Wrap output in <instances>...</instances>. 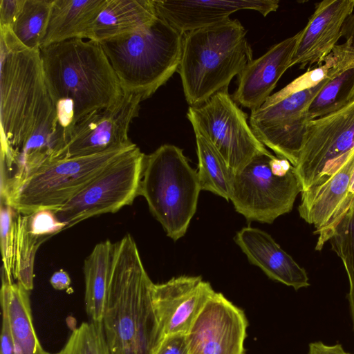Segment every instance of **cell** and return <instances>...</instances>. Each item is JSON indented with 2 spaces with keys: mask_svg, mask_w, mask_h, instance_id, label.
Instances as JSON below:
<instances>
[{
  "mask_svg": "<svg viewBox=\"0 0 354 354\" xmlns=\"http://www.w3.org/2000/svg\"><path fill=\"white\" fill-rule=\"evenodd\" d=\"M136 146L54 161L28 178L5 204L24 215L40 209L55 212L79 194L109 164Z\"/></svg>",
  "mask_w": 354,
  "mask_h": 354,
  "instance_id": "obj_9",
  "label": "cell"
},
{
  "mask_svg": "<svg viewBox=\"0 0 354 354\" xmlns=\"http://www.w3.org/2000/svg\"><path fill=\"white\" fill-rule=\"evenodd\" d=\"M114 248L109 240L98 243L84 260L85 308L91 322L102 323Z\"/></svg>",
  "mask_w": 354,
  "mask_h": 354,
  "instance_id": "obj_24",
  "label": "cell"
},
{
  "mask_svg": "<svg viewBox=\"0 0 354 354\" xmlns=\"http://www.w3.org/2000/svg\"><path fill=\"white\" fill-rule=\"evenodd\" d=\"M328 57L251 111L250 126L265 146L295 167L307 132L309 107L335 73Z\"/></svg>",
  "mask_w": 354,
  "mask_h": 354,
  "instance_id": "obj_6",
  "label": "cell"
},
{
  "mask_svg": "<svg viewBox=\"0 0 354 354\" xmlns=\"http://www.w3.org/2000/svg\"><path fill=\"white\" fill-rule=\"evenodd\" d=\"M354 100V66L337 73L324 86L308 109L309 120L325 116Z\"/></svg>",
  "mask_w": 354,
  "mask_h": 354,
  "instance_id": "obj_27",
  "label": "cell"
},
{
  "mask_svg": "<svg viewBox=\"0 0 354 354\" xmlns=\"http://www.w3.org/2000/svg\"><path fill=\"white\" fill-rule=\"evenodd\" d=\"M201 191L197 171L183 149L163 145L145 155L139 196H142L168 236H183L194 215Z\"/></svg>",
  "mask_w": 354,
  "mask_h": 354,
  "instance_id": "obj_7",
  "label": "cell"
},
{
  "mask_svg": "<svg viewBox=\"0 0 354 354\" xmlns=\"http://www.w3.org/2000/svg\"><path fill=\"white\" fill-rule=\"evenodd\" d=\"M308 354H354L344 350L342 344H326L322 342H311L308 345Z\"/></svg>",
  "mask_w": 354,
  "mask_h": 354,
  "instance_id": "obj_36",
  "label": "cell"
},
{
  "mask_svg": "<svg viewBox=\"0 0 354 354\" xmlns=\"http://www.w3.org/2000/svg\"><path fill=\"white\" fill-rule=\"evenodd\" d=\"M194 133L198 158L197 174L201 190L230 201L233 172L215 148L203 136Z\"/></svg>",
  "mask_w": 354,
  "mask_h": 354,
  "instance_id": "obj_25",
  "label": "cell"
},
{
  "mask_svg": "<svg viewBox=\"0 0 354 354\" xmlns=\"http://www.w3.org/2000/svg\"><path fill=\"white\" fill-rule=\"evenodd\" d=\"M300 35L301 30L272 46L258 59H252L238 75L234 100L251 111L260 107L290 67Z\"/></svg>",
  "mask_w": 354,
  "mask_h": 354,
  "instance_id": "obj_19",
  "label": "cell"
},
{
  "mask_svg": "<svg viewBox=\"0 0 354 354\" xmlns=\"http://www.w3.org/2000/svg\"><path fill=\"white\" fill-rule=\"evenodd\" d=\"M46 354H111L102 323L88 321L75 328L57 352Z\"/></svg>",
  "mask_w": 354,
  "mask_h": 354,
  "instance_id": "obj_30",
  "label": "cell"
},
{
  "mask_svg": "<svg viewBox=\"0 0 354 354\" xmlns=\"http://www.w3.org/2000/svg\"><path fill=\"white\" fill-rule=\"evenodd\" d=\"M328 243L341 259L348 277V300L354 333V205L339 223Z\"/></svg>",
  "mask_w": 354,
  "mask_h": 354,
  "instance_id": "obj_29",
  "label": "cell"
},
{
  "mask_svg": "<svg viewBox=\"0 0 354 354\" xmlns=\"http://www.w3.org/2000/svg\"><path fill=\"white\" fill-rule=\"evenodd\" d=\"M139 95L125 92L115 104L94 112L76 124L59 160L84 157L135 145L129 138V127L139 114Z\"/></svg>",
  "mask_w": 354,
  "mask_h": 354,
  "instance_id": "obj_13",
  "label": "cell"
},
{
  "mask_svg": "<svg viewBox=\"0 0 354 354\" xmlns=\"http://www.w3.org/2000/svg\"><path fill=\"white\" fill-rule=\"evenodd\" d=\"M53 0H24L10 28L26 48L39 50L45 37Z\"/></svg>",
  "mask_w": 354,
  "mask_h": 354,
  "instance_id": "obj_26",
  "label": "cell"
},
{
  "mask_svg": "<svg viewBox=\"0 0 354 354\" xmlns=\"http://www.w3.org/2000/svg\"><path fill=\"white\" fill-rule=\"evenodd\" d=\"M300 217L314 227L322 251L342 218L354 205V153L324 181L301 193Z\"/></svg>",
  "mask_w": 354,
  "mask_h": 354,
  "instance_id": "obj_15",
  "label": "cell"
},
{
  "mask_svg": "<svg viewBox=\"0 0 354 354\" xmlns=\"http://www.w3.org/2000/svg\"><path fill=\"white\" fill-rule=\"evenodd\" d=\"M156 354H188L187 333L165 335Z\"/></svg>",
  "mask_w": 354,
  "mask_h": 354,
  "instance_id": "obj_33",
  "label": "cell"
},
{
  "mask_svg": "<svg viewBox=\"0 0 354 354\" xmlns=\"http://www.w3.org/2000/svg\"><path fill=\"white\" fill-rule=\"evenodd\" d=\"M244 311L214 292L187 332L188 354H244Z\"/></svg>",
  "mask_w": 354,
  "mask_h": 354,
  "instance_id": "obj_14",
  "label": "cell"
},
{
  "mask_svg": "<svg viewBox=\"0 0 354 354\" xmlns=\"http://www.w3.org/2000/svg\"><path fill=\"white\" fill-rule=\"evenodd\" d=\"M1 311L2 324L0 354H15L14 345L9 327L8 315L3 308H1Z\"/></svg>",
  "mask_w": 354,
  "mask_h": 354,
  "instance_id": "obj_35",
  "label": "cell"
},
{
  "mask_svg": "<svg viewBox=\"0 0 354 354\" xmlns=\"http://www.w3.org/2000/svg\"><path fill=\"white\" fill-rule=\"evenodd\" d=\"M158 17L182 33L221 23L241 10L266 17L278 8V0H153Z\"/></svg>",
  "mask_w": 354,
  "mask_h": 354,
  "instance_id": "obj_18",
  "label": "cell"
},
{
  "mask_svg": "<svg viewBox=\"0 0 354 354\" xmlns=\"http://www.w3.org/2000/svg\"><path fill=\"white\" fill-rule=\"evenodd\" d=\"M353 10L354 0H324L316 3L314 12L301 30L290 67L321 66L337 45L344 25Z\"/></svg>",
  "mask_w": 354,
  "mask_h": 354,
  "instance_id": "obj_17",
  "label": "cell"
},
{
  "mask_svg": "<svg viewBox=\"0 0 354 354\" xmlns=\"http://www.w3.org/2000/svg\"><path fill=\"white\" fill-rule=\"evenodd\" d=\"M144 154L135 147L109 164L79 194L54 212L66 229L93 216L115 213L139 196Z\"/></svg>",
  "mask_w": 354,
  "mask_h": 354,
  "instance_id": "obj_11",
  "label": "cell"
},
{
  "mask_svg": "<svg viewBox=\"0 0 354 354\" xmlns=\"http://www.w3.org/2000/svg\"><path fill=\"white\" fill-rule=\"evenodd\" d=\"M153 299L165 336L187 333L215 292L201 276H180L153 285Z\"/></svg>",
  "mask_w": 354,
  "mask_h": 354,
  "instance_id": "obj_16",
  "label": "cell"
},
{
  "mask_svg": "<svg viewBox=\"0 0 354 354\" xmlns=\"http://www.w3.org/2000/svg\"><path fill=\"white\" fill-rule=\"evenodd\" d=\"M1 161L15 155L39 127L56 118L39 50L0 27Z\"/></svg>",
  "mask_w": 354,
  "mask_h": 354,
  "instance_id": "obj_3",
  "label": "cell"
},
{
  "mask_svg": "<svg viewBox=\"0 0 354 354\" xmlns=\"http://www.w3.org/2000/svg\"><path fill=\"white\" fill-rule=\"evenodd\" d=\"M45 241L30 232L28 215L18 213L13 277L28 291L33 288L35 254L39 245Z\"/></svg>",
  "mask_w": 354,
  "mask_h": 354,
  "instance_id": "obj_28",
  "label": "cell"
},
{
  "mask_svg": "<svg viewBox=\"0 0 354 354\" xmlns=\"http://www.w3.org/2000/svg\"><path fill=\"white\" fill-rule=\"evenodd\" d=\"M234 239L250 263L261 268L270 279L295 290L310 286L306 270L267 232L245 227L236 232Z\"/></svg>",
  "mask_w": 354,
  "mask_h": 354,
  "instance_id": "obj_20",
  "label": "cell"
},
{
  "mask_svg": "<svg viewBox=\"0 0 354 354\" xmlns=\"http://www.w3.org/2000/svg\"><path fill=\"white\" fill-rule=\"evenodd\" d=\"M187 117L194 132L215 148L233 174L256 156L270 152L256 137L247 114L228 90L218 92L201 105L189 106Z\"/></svg>",
  "mask_w": 354,
  "mask_h": 354,
  "instance_id": "obj_10",
  "label": "cell"
},
{
  "mask_svg": "<svg viewBox=\"0 0 354 354\" xmlns=\"http://www.w3.org/2000/svg\"><path fill=\"white\" fill-rule=\"evenodd\" d=\"M30 232L35 236L45 239L66 230V224L59 221L53 211L40 209L28 215Z\"/></svg>",
  "mask_w": 354,
  "mask_h": 354,
  "instance_id": "obj_32",
  "label": "cell"
},
{
  "mask_svg": "<svg viewBox=\"0 0 354 354\" xmlns=\"http://www.w3.org/2000/svg\"><path fill=\"white\" fill-rule=\"evenodd\" d=\"M247 30L228 19L184 33L177 72L189 106L203 104L228 86L253 59Z\"/></svg>",
  "mask_w": 354,
  "mask_h": 354,
  "instance_id": "obj_4",
  "label": "cell"
},
{
  "mask_svg": "<svg viewBox=\"0 0 354 354\" xmlns=\"http://www.w3.org/2000/svg\"><path fill=\"white\" fill-rule=\"evenodd\" d=\"M50 283L56 290H66L71 284V278L66 271L61 269L53 274L50 279Z\"/></svg>",
  "mask_w": 354,
  "mask_h": 354,
  "instance_id": "obj_37",
  "label": "cell"
},
{
  "mask_svg": "<svg viewBox=\"0 0 354 354\" xmlns=\"http://www.w3.org/2000/svg\"><path fill=\"white\" fill-rule=\"evenodd\" d=\"M157 17L153 0H107L88 39L101 42L126 35L146 27Z\"/></svg>",
  "mask_w": 354,
  "mask_h": 354,
  "instance_id": "obj_21",
  "label": "cell"
},
{
  "mask_svg": "<svg viewBox=\"0 0 354 354\" xmlns=\"http://www.w3.org/2000/svg\"><path fill=\"white\" fill-rule=\"evenodd\" d=\"M29 292L2 278L1 306L8 315L15 354H46L33 325Z\"/></svg>",
  "mask_w": 354,
  "mask_h": 354,
  "instance_id": "obj_23",
  "label": "cell"
},
{
  "mask_svg": "<svg viewBox=\"0 0 354 354\" xmlns=\"http://www.w3.org/2000/svg\"><path fill=\"white\" fill-rule=\"evenodd\" d=\"M353 153L354 100L339 111L308 122L294 167L302 192L324 181Z\"/></svg>",
  "mask_w": 354,
  "mask_h": 354,
  "instance_id": "obj_12",
  "label": "cell"
},
{
  "mask_svg": "<svg viewBox=\"0 0 354 354\" xmlns=\"http://www.w3.org/2000/svg\"><path fill=\"white\" fill-rule=\"evenodd\" d=\"M183 35L158 17L140 30L100 43L123 91L145 100L178 71Z\"/></svg>",
  "mask_w": 354,
  "mask_h": 354,
  "instance_id": "obj_5",
  "label": "cell"
},
{
  "mask_svg": "<svg viewBox=\"0 0 354 354\" xmlns=\"http://www.w3.org/2000/svg\"><path fill=\"white\" fill-rule=\"evenodd\" d=\"M17 214L18 212L12 207L1 202L0 236L3 261L2 278L9 282H14Z\"/></svg>",
  "mask_w": 354,
  "mask_h": 354,
  "instance_id": "obj_31",
  "label": "cell"
},
{
  "mask_svg": "<svg viewBox=\"0 0 354 354\" xmlns=\"http://www.w3.org/2000/svg\"><path fill=\"white\" fill-rule=\"evenodd\" d=\"M301 192L294 166L268 152L233 174L230 201L248 221L271 224L292 209Z\"/></svg>",
  "mask_w": 354,
  "mask_h": 354,
  "instance_id": "obj_8",
  "label": "cell"
},
{
  "mask_svg": "<svg viewBox=\"0 0 354 354\" xmlns=\"http://www.w3.org/2000/svg\"><path fill=\"white\" fill-rule=\"evenodd\" d=\"M106 2L107 0H53L41 48L73 39H88L90 29Z\"/></svg>",
  "mask_w": 354,
  "mask_h": 354,
  "instance_id": "obj_22",
  "label": "cell"
},
{
  "mask_svg": "<svg viewBox=\"0 0 354 354\" xmlns=\"http://www.w3.org/2000/svg\"><path fill=\"white\" fill-rule=\"evenodd\" d=\"M24 2V0H1L0 27L12 28Z\"/></svg>",
  "mask_w": 354,
  "mask_h": 354,
  "instance_id": "obj_34",
  "label": "cell"
},
{
  "mask_svg": "<svg viewBox=\"0 0 354 354\" xmlns=\"http://www.w3.org/2000/svg\"><path fill=\"white\" fill-rule=\"evenodd\" d=\"M39 52L58 127L66 144L77 122L115 104L124 91L98 41L73 39L40 48Z\"/></svg>",
  "mask_w": 354,
  "mask_h": 354,
  "instance_id": "obj_1",
  "label": "cell"
},
{
  "mask_svg": "<svg viewBox=\"0 0 354 354\" xmlns=\"http://www.w3.org/2000/svg\"><path fill=\"white\" fill-rule=\"evenodd\" d=\"M102 320L111 354H156L165 334L153 299V283L133 238L117 241Z\"/></svg>",
  "mask_w": 354,
  "mask_h": 354,
  "instance_id": "obj_2",
  "label": "cell"
}]
</instances>
